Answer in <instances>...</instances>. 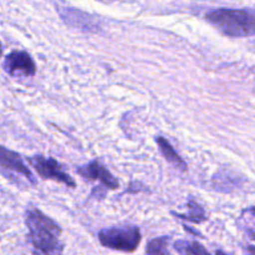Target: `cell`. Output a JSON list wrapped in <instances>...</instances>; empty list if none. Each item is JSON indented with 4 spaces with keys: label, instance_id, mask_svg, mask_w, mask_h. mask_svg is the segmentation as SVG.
Here are the masks:
<instances>
[{
    "label": "cell",
    "instance_id": "1",
    "mask_svg": "<svg viewBox=\"0 0 255 255\" xmlns=\"http://www.w3.org/2000/svg\"><path fill=\"white\" fill-rule=\"evenodd\" d=\"M26 224L30 239L36 252L42 254L62 253L64 246L60 242L61 229L52 219L39 209L31 208L26 213Z\"/></svg>",
    "mask_w": 255,
    "mask_h": 255
},
{
    "label": "cell",
    "instance_id": "2",
    "mask_svg": "<svg viewBox=\"0 0 255 255\" xmlns=\"http://www.w3.org/2000/svg\"><path fill=\"white\" fill-rule=\"evenodd\" d=\"M206 19L223 35L229 37H247L255 35V10L214 9Z\"/></svg>",
    "mask_w": 255,
    "mask_h": 255
},
{
    "label": "cell",
    "instance_id": "3",
    "mask_svg": "<svg viewBox=\"0 0 255 255\" xmlns=\"http://www.w3.org/2000/svg\"><path fill=\"white\" fill-rule=\"evenodd\" d=\"M101 244L120 252H133L141 242V232L137 227H114L102 229L99 233Z\"/></svg>",
    "mask_w": 255,
    "mask_h": 255
},
{
    "label": "cell",
    "instance_id": "4",
    "mask_svg": "<svg viewBox=\"0 0 255 255\" xmlns=\"http://www.w3.org/2000/svg\"><path fill=\"white\" fill-rule=\"evenodd\" d=\"M29 162L41 178L52 179V181L66 184L67 187H71V188L76 186L74 179L66 172H64L59 162L55 161L54 158H45L42 156H35L29 158Z\"/></svg>",
    "mask_w": 255,
    "mask_h": 255
},
{
    "label": "cell",
    "instance_id": "5",
    "mask_svg": "<svg viewBox=\"0 0 255 255\" xmlns=\"http://www.w3.org/2000/svg\"><path fill=\"white\" fill-rule=\"evenodd\" d=\"M4 69L11 76L17 74H22L25 76H34L36 72L34 60L31 59L27 52L15 50L9 55H6L4 61Z\"/></svg>",
    "mask_w": 255,
    "mask_h": 255
},
{
    "label": "cell",
    "instance_id": "6",
    "mask_svg": "<svg viewBox=\"0 0 255 255\" xmlns=\"http://www.w3.org/2000/svg\"><path fill=\"white\" fill-rule=\"evenodd\" d=\"M77 172L89 181H100L109 189H117L120 186L119 181L110 173L109 169L100 161H94L86 166L80 167L77 168Z\"/></svg>",
    "mask_w": 255,
    "mask_h": 255
},
{
    "label": "cell",
    "instance_id": "7",
    "mask_svg": "<svg viewBox=\"0 0 255 255\" xmlns=\"http://www.w3.org/2000/svg\"><path fill=\"white\" fill-rule=\"evenodd\" d=\"M0 164L5 167V168L24 174L31 183H35V179L32 177L31 172L25 166L24 161H22L20 154H17L16 152H12L10 149L5 148V147L0 146Z\"/></svg>",
    "mask_w": 255,
    "mask_h": 255
},
{
    "label": "cell",
    "instance_id": "8",
    "mask_svg": "<svg viewBox=\"0 0 255 255\" xmlns=\"http://www.w3.org/2000/svg\"><path fill=\"white\" fill-rule=\"evenodd\" d=\"M156 141L157 143H158V147L159 149H161L162 154H163L164 158H166L169 163L173 164V166L177 167V168L182 169V171H187L186 162L178 156V153L174 151L172 144L169 143L166 138H163V137H157Z\"/></svg>",
    "mask_w": 255,
    "mask_h": 255
},
{
    "label": "cell",
    "instance_id": "9",
    "mask_svg": "<svg viewBox=\"0 0 255 255\" xmlns=\"http://www.w3.org/2000/svg\"><path fill=\"white\" fill-rule=\"evenodd\" d=\"M173 247L179 254H208V251L199 243H197V242L179 241L174 243Z\"/></svg>",
    "mask_w": 255,
    "mask_h": 255
},
{
    "label": "cell",
    "instance_id": "10",
    "mask_svg": "<svg viewBox=\"0 0 255 255\" xmlns=\"http://www.w3.org/2000/svg\"><path fill=\"white\" fill-rule=\"evenodd\" d=\"M188 208V214H177V217L181 219H187L188 222H193V223H201V222H204L207 219L203 208L199 204H197L196 202L189 201Z\"/></svg>",
    "mask_w": 255,
    "mask_h": 255
},
{
    "label": "cell",
    "instance_id": "11",
    "mask_svg": "<svg viewBox=\"0 0 255 255\" xmlns=\"http://www.w3.org/2000/svg\"><path fill=\"white\" fill-rule=\"evenodd\" d=\"M168 237L153 239L148 243L146 252L148 254H168Z\"/></svg>",
    "mask_w": 255,
    "mask_h": 255
},
{
    "label": "cell",
    "instance_id": "12",
    "mask_svg": "<svg viewBox=\"0 0 255 255\" xmlns=\"http://www.w3.org/2000/svg\"><path fill=\"white\" fill-rule=\"evenodd\" d=\"M2 55V47H1V44H0V57H1Z\"/></svg>",
    "mask_w": 255,
    "mask_h": 255
},
{
    "label": "cell",
    "instance_id": "13",
    "mask_svg": "<svg viewBox=\"0 0 255 255\" xmlns=\"http://www.w3.org/2000/svg\"><path fill=\"white\" fill-rule=\"evenodd\" d=\"M251 212H252V213H253L254 216H255V208H252V209H251Z\"/></svg>",
    "mask_w": 255,
    "mask_h": 255
}]
</instances>
